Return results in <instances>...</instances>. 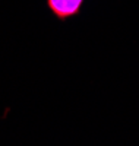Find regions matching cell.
Instances as JSON below:
<instances>
[{
    "label": "cell",
    "mask_w": 139,
    "mask_h": 146,
    "mask_svg": "<svg viewBox=\"0 0 139 146\" xmlns=\"http://www.w3.org/2000/svg\"><path fill=\"white\" fill-rule=\"evenodd\" d=\"M85 0H47V7L59 21L75 18L82 9Z\"/></svg>",
    "instance_id": "6da1fadb"
}]
</instances>
